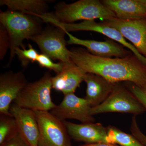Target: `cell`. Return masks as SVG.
<instances>
[{"label":"cell","mask_w":146,"mask_h":146,"mask_svg":"<svg viewBox=\"0 0 146 146\" xmlns=\"http://www.w3.org/2000/svg\"><path fill=\"white\" fill-rule=\"evenodd\" d=\"M52 78L46 72L38 80L28 82L13 103L35 111L50 112L56 106L51 97Z\"/></svg>","instance_id":"obj_4"},{"label":"cell","mask_w":146,"mask_h":146,"mask_svg":"<svg viewBox=\"0 0 146 146\" xmlns=\"http://www.w3.org/2000/svg\"><path fill=\"white\" fill-rule=\"evenodd\" d=\"M86 84L85 98L92 107L100 104L111 94L116 84L92 73H86L84 81Z\"/></svg>","instance_id":"obj_16"},{"label":"cell","mask_w":146,"mask_h":146,"mask_svg":"<svg viewBox=\"0 0 146 146\" xmlns=\"http://www.w3.org/2000/svg\"><path fill=\"white\" fill-rule=\"evenodd\" d=\"M10 43L9 35L6 29L0 24V59L4 58L8 49H10Z\"/></svg>","instance_id":"obj_23"},{"label":"cell","mask_w":146,"mask_h":146,"mask_svg":"<svg viewBox=\"0 0 146 146\" xmlns=\"http://www.w3.org/2000/svg\"><path fill=\"white\" fill-rule=\"evenodd\" d=\"M70 50V59L86 73L102 77L112 83L128 81L141 87L146 80V67L132 53L125 57H101L83 48Z\"/></svg>","instance_id":"obj_1"},{"label":"cell","mask_w":146,"mask_h":146,"mask_svg":"<svg viewBox=\"0 0 146 146\" xmlns=\"http://www.w3.org/2000/svg\"><path fill=\"white\" fill-rule=\"evenodd\" d=\"M71 138L85 144L108 143L106 127L100 123L76 124L63 121Z\"/></svg>","instance_id":"obj_14"},{"label":"cell","mask_w":146,"mask_h":146,"mask_svg":"<svg viewBox=\"0 0 146 146\" xmlns=\"http://www.w3.org/2000/svg\"><path fill=\"white\" fill-rule=\"evenodd\" d=\"M91 108L86 99L72 93L64 95L62 102L50 112L63 121L71 119L82 123H94L95 119L91 114Z\"/></svg>","instance_id":"obj_9"},{"label":"cell","mask_w":146,"mask_h":146,"mask_svg":"<svg viewBox=\"0 0 146 146\" xmlns=\"http://www.w3.org/2000/svg\"><path fill=\"white\" fill-rule=\"evenodd\" d=\"M65 31L69 37L67 44L69 45H77L85 47L90 53L101 57L123 58L132 53L125 48L121 45L119 44L112 40L98 41L79 39Z\"/></svg>","instance_id":"obj_13"},{"label":"cell","mask_w":146,"mask_h":146,"mask_svg":"<svg viewBox=\"0 0 146 146\" xmlns=\"http://www.w3.org/2000/svg\"><path fill=\"white\" fill-rule=\"evenodd\" d=\"M66 33L63 29L56 28H46L39 34L31 38L39 47L42 54L52 60H59L63 63L71 61L70 50L66 47L65 38Z\"/></svg>","instance_id":"obj_8"},{"label":"cell","mask_w":146,"mask_h":146,"mask_svg":"<svg viewBox=\"0 0 146 146\" xmlns=\"http://www.w3.org/2000/svg\"><path fill=\"white\" fill-rule=\"evenodd\" d=\"M9 112L16 120L20 135L30 146H37L39 131L35 111L13 103Z\"/></svg>","instance_id":"obj_12"},{"label":"cell","mask_w":146,"mask_h":146,"mask_svg":"<svg viewBox=\"0 0 146 146\" xmlns=\"http://www.w3.org/2000/svg\"><path fill=\"white\" fill-rule=\"evenodd\" d=\"M139 1L146 7V0H139Z\"/></svg>","instance_id":"obj_29"},{"label":"cell","mask_w":146,"mask_h":146,"mask_svg":"<svg viewBox=\"0 0 146 146\" xmlns=\"http://www.w3.org/2000/svg\"><path fill=\"white\" fill-rule=\"evenodd\" d=\"M130 131L133 136L144 146H146V135L141 131L138 126L136 116H133L132 118Z\"/></svg>","instance_id":"obj_24"},{"label":"cell","mask_w":146,"mask_h":146,"mask_svg":"<svg viewBox=\"0 0 146 146\" xmlns=\"http://www.w3.org/2000/svg\"><path fill=\"white\" fill-rule=\"evenodd\" d=\"M102 22L117 30L146 58V18L123 20L114 18Z\"/></svg>","instance_id":"obj_10"},{"label":"cell","mask_w":146,"mask_h":146,"mask_svg":"<svg viewBox=\"0 0 146 146\" xmlns=\"http://www.w3.org/2000/svg\"><path fill=\"white\" fill-rule=\"evenodd\" d=\"M28 82L23 72L8 71L0 76V115H11L9 109Z\"/></svg>","instance_id":"obj_11"},{"label":"cell","mask_w":146,"mask_h":146,"mask_svg":"<svg viewBox=\"0 0 146 146\" xmlns=\"http://www.w3.org/2000/svg\"><path fill=\"white\" fill-rule=\"evenodd\" d=\"M55 12L52 16L57 21L63 23L95 21H105L116 18L115 14L99 0H80L71 4L64 2L58 3L55 7Z\"/></svg>","instance_id":"obj_3"},{"label":"cell","mask_w":146,"mask_h":146,"mask_svg":"<svg viewBox=\"0 0 146 146\" xmlns=\"http://www.w3.org/2000/svg\"><path fill=\"white\" fill-rule=\"evenodd\" d=\"M19 133L18 125L12 115H0V146Z\"/></svg>","instance_id":"obj_20"},{"label":"cell","mask_w":146,"mask_h":146,"mask_svg":"<svg viewBox=\"0 0 146 146\" xmlns=\"http://www.w3.org/2000/svg\"><path fill=\"white\" fill-rule=\"evenodd\" d=\"M86 73L71 60L64 63L62 70L52 78V88L63 95L74 93L84 81Z\"/></svg>","instance_id":"obj_15"},{"label":"cell","mask_w":146,"mask_h":146,"mask_svg":"<svg viewBox=\"0 0 146 146\" xmlns=\"http://www.w3.org/2000/svg\"><path fill=\"white\" fill-rule=\"evenodd\" d=\"M48 1L44 0H1L0 5L37 17L48 13Z\"/></svg>","instance_id":"obj_18"},{"label":"cell","mask_w":146,"mask_h":146,"mask_svg":"<svg viewBox=\"0 0 146 146\" xmlns=\"http://www.w3.org/2000/svg\"><path fill=\"white\" fill-rule=\"evenodd\" d=\"M44 22L49 23L55 26L63 29L65 31H91L104 35L110 39L121 44L127 48L137 57L138 60L146 67V58L140 53L131 43L126 41L125 38L117 30L105 24L103 22L97 23L95 21H84L78 23H63L59 22L51 14H47L42 17Z\"/></svg>","instance_id":"obj_5"},{"label":"cell","mask_w":146,"mask_h":146,"mask_svg":"<svg viewBox=\"0 0 146 146\" xmlns=\"http://www.w3.org/2000/svg\"><path fill=\"white\" fill-rule=\"evenodd\" d=\"M0 23L6 29L10 39V55L8 67L16 55L17 48H25L23 42L25 39H30L32 36L42 32V27L39 21L21 11L8 9L1 11Z\"/></svg>","instance_id":"obj_2"},{"label":"cell","mask_w":146,"mask_h":146,"mask_svg":"<svg viewBox=\"0 0 146 146\" xmlns=\"http://www.w3.org/2000/svg\"><path fill=\"white\" fill-rule=\"evenodd\" d=\"M15 54L21 62L22 67L24 68L27 67L30 63L36 62L39 54L30 44L29 45V48L27 49L25 48H17Z\"/></svg>","instance_id":"obj_21"},{"label":"cell","mask_w":146,"mask_h":146,"mask_svg":"<svg viewBox=\"0 0 146 146\" xmlns=\"http://www.w3.org/2000/svg\"><path fill=\"white\" fill-rule=\"evenodd\" d=\"M35 112L39 131L37 146H72L63 121L50 112Z\"/></svg>","instance_id":"obj_7"},{"label":"cell","mask_w":146,"mask_h":146,"mask_svg":"<svg viewBox=\"0 0 146 146\" xmlns=\"http://www.w3.org/2000/svg\"><path fill=\"white\" fill-rule=\"evenodd\" d=\"M106 129L109 143L120 146H144L132 134L125 133L117 128L109 126Z\"/></svg>","instance_id":"obj_19"},{"label":"cell","mask_w":146,"mask_h":146,"mask_svg":"<svg viewBox=\"0 0 146 146\" xmlns=\"http://www.w3.org/2000/svg\"><path fill=\"white\" fill-rule=\"evenodd\" d=\"M129 91L146 110V93L141 87L134 84L129 85Z\"/></svg>","instance_id":"obj_25"},{"label":"cell","mask_w":146,"mask_h":146,"mask_svg":"<svg viewBox=\"0 0 146 146\" xmlns=\"http://www.w3.org/2000/svg\"><path fill=\"white\" fill-rule=\"evenodd\" d=\"M146 110L129 90L116 84L113 91L103 102L91 108V115L118 112L133 116L143 114Z\"/></svg>","instance_id":"obj_6"},{"label":"cell","mask_w":146,"mask_h":146,"mask_svg":"<svg viewBox=\"0 0 146 146\" xmlns=\"http://www.w3.org/2000/svg\"><path fill=\"white\" fill-rule=\"evenodd\" d=\"M36 62L40 67L52 70L56 74L60 73L63 70L64 66V63L61 62L58 63H54L49 57L42 53L38 55Z\"/></svg>","instance_id":"obj_22"},{"label":"cell","mask_w":146,"mask_h":146,"mask_svg":"<svg viewBox=\"0 0 146 146\" xmlns=\"http://www.w3.org/2000/svg\"><path fill=\"white\" fill-rule=\"evenodd\" d=\"M141 88V89H143V90L145 93H146V81H145V82H144L143 84L142 85Z\"/></svg>","instance_id":"obj_28"},{"label":"cell","mask_w":146,"mask_h":146,"mask_svg":"<svg viewBox=\"0 0 146 146\" xmlns=\"http://www.w3.org/2000/svg\"><path fill=\"white\" fill-rule=\"evenodd\" d=\"M0 146H30L23 138L18 133L10 141Z\"/></svg>","instance_id":"obj_26"},{"label":"cell","mask_w":146,"mask_h":146,"mask_svg":"<svg viewBox=\"0 0 146 146\" xmlns=\"http://www.w3.org/2000/svg\"><path fill=\"white\" fill-rule=\"evenodd\" d=\"M101 2L118 19L133 20L146 18V7L139 0H103Z\"/></svg>","instance_id":"obj_17"},{"label":"cell","mask_w":146,"mask_h":146,"mask_svg":"<svg viewBox=\"0 0 146 146\" xmlns=\"http://www.w3.org/2000/svg\"><path fill=\"white\" fill-rule=\"evenodd\" d=\"M79 146H120L116 144L108 143H100L92 144H84Z\"/></svg>","instance_id":"obj_27"}]
</instances>
